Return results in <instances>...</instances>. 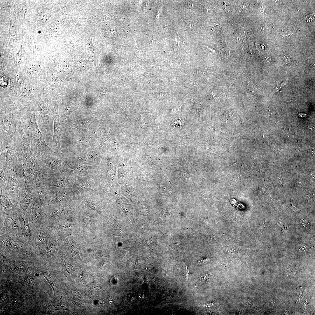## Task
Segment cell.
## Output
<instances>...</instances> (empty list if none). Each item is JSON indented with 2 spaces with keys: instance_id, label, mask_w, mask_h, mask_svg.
Here are the masks:
<instances>
[{
  "instance_id": "cell-1",
  "label": "cell",
  "mask_w": 315,
  "mask_h": 315,
  "mask_svg": "<svg viewBox=\"0 0 315 315\" xmlns=\"http://www.w3.org/2000/svg\"><path fill=\"white\" fill-rule=\"evenodd\" d=\"M25 128L29 144L38 158L41 160L46 157L49 148L46 144L43 136L38 126L35 115L32 113L26 120Z\"/></svg>"
},
{
  "instance_id": "cell-2",
  "label": "cell",
  "mask_w": 315,
  "mask_h": 315,
  "mask_svg": "<svg viewBox=\"0 0 315 315\" xmlns=\"http://www.w3.org/2000/svg\"><path fill=\"white\" fill-rule=\"evenodd\" d=\"M30 247L23 237L13 235L5 230L0 235L1 249L13 253L23 251Z\"/></svg>"
},
{
  "instance_id": "cell-3",
  "label": "cell",
  "mask_w": 315,
  "mask_h": 315,
  "mask_svg": "<svg viewBox=\"0 0 315 315\" xmlns=\"http://www.w3.org/2000/svg\"><path fill=\"white\" fill-rule=\"evenodd\" d=\"M34 229L32 232L31 246L38 250L41 253H46V249L51 237L49 226L45 225Z\"/></svg>"
},
{
  "instance_id": "cell-4",
  "label": "cell",
  "mask_w": 315,
  "mask_h": 315,
  "mask_svg": "<svg viewBox=\"0 0 315 315\" xmlns=\"http://www.w3.org/2000/svg\"><path fill=\"white\" fill-rule=\"evenodd\" d=\"M44 202L33 198L32 212L28 218L31 228H37L47 225L43 206Z\"/></svg>"
},
{
  "instance_id": "cell-5",
  "label": "cell",
  "mask_w": 315,
  "mask_h": 315,
  "mask_svg": "<svg viewBox=\"0 0 315 315\" xmlns=\"http://www.w3.org/2000/svg\"><path fill=\"white\" fill-rule=\"evenodd\" d=\"M18 121L9 118H4L1 120L3 134L8 141L13 143L15 140Z\"/></svg>"
},
{
  "instance_id": "cell-6",
  "label": "cell",
  "mask_w": 315,
  "mask_h": 315,
  "mask_svg": "<svg viewBox=\"0 0 315 315\" xmlns=\"http://www.w3.org/2000/svg\"><path fill=\"white\" fill-rule=\"evenodd\" d=\"M18 213V212H17ZM17 213L6 215L3 221L5 230L15 236L23 237L22 232L19 224V222Z\"/></svg>"
},
{
  "instance_id": "cell-7",
  "label": "cell",
  "mask_w": 315,
  "mask_h": 315,
  "mask_svg": "<svg viewBox=\"0 0 315 315\" xmlns=\"http://www.w3.org/2000/svg\"><path fill=\"white\" fill-rule=\"evenodd\" d=\"M23 237L26 243L29 245L32 236L31 228L25 212L19 209L17 214Z\"/></svg>"
},
{
  "instance_id": "cell-8",
  "label": "cell",
  "mask_w": 315,
  "mask_h": 315,
  "mask_svg": "<svg viewBox=\"0 0 315 315\" xmlns=\"http://www.w3.org/2000/svg\"><path fill=\"white\" fill-rule=\"evenodd\" d=\"M5 139H3L1 142V152L8 163L10 164H13L15 160V152L14 151V146L10 144Z\"/></svg>"
},
{
  "instance_id": "cell-9",
  "label": "cell",
  "mask_w": 315,
  "mask_h": 315,
  "mask_svg": "<svg viewBox=\"0 0 315 315\" xmlns=\"http://www.w3.org/2000/svg\"><path fill=\"white\" fill-rule=\"evenodd\" d=\"M0 203L3 208L6 215L16 213L15 207L10 199L5 194H1L0 196Z\"/></svg>"
},
{
  "instance_id": "cell-10",
  "label": "cell",
  "mask_w": 315,
  "mask_h": 315,
  "mask_svg": "<svg viewBox=\"0 0 315 315\" xmlns=\"http://www.w3.org/2000/svg\"><path fill=\"white\" fill-rule=\"evenodd\" d=\"M33 197L32 195L27 192H24L20 197L19 202L20 204L19 209L25 212L29 205L32 204Z\"/></svg>"
},
{
  "instance_id": "cell-11",
  "label": "cell",
  "mask_w": 315,
  "mask_h": 315,
  "mask_svg": "<svg viewBox=\"0 0 315 315\" xmlns=\"http://www.w3.org/2000/svg\"><path fill=\"white\" fill-rule=\"evenodd\" d=\"M58 247V243L51 237L46 249V252L48 256H54L57 251Z\"/></svg>"
},
{
  "instance_id": "cell-12",
  "label": "cell",
  "mask_w": 315,
  "mask_h": 315,
  "mask_svg": "<svg viewBox=\"0 0 315 315\" xmlns=\"http://www.w3.org/2000/svg\"><path fill=\"white\" fill-rule=\"evenodd\" d=\"M72 294L73 296L77 300H81L83 299L81 294L77 291L75 290L72 291Z\"/></svg>"
},
{
  "instance_id": "cell-13",
  "label": "cell",
  "mask_w": 315,
  "mask_h": 315,
  "mask_svg": "<svg viewBox=\"0 0 315 315\" xmlns=\"http://www.w3.org/2000/svg\"><path fill=\"white\" fill-rule=\"evenodd\" d=\"M64 266L67 271L70 274H71L73 272L74 268L72 266L67 263H65Z\"/></svg>"
},
{
  "instance_id": "cell-14",
  "label": "cell",
  "mask_w": 315,
  "mask_h": 315,
  "mask_svg": "<svg viewBox=\"0 0 315 315\" xmlns=\"http://www.w3.org/2000/svg\"><path fill=\"white\" fill-rule=\"evenodd\" d=\"M282 58L283 59L284 62L287 64L290 62V59L288 55L286 53H284L282 55Z\"/></svg>"
},
{
  "instance_id": "cell-15",
  "label": "cell",
  "mask_w": 315,
  "mask_h": 315,
  "mask_svg": "<svg viewBox=\"0 0 315 315\" xmlns=\"http://www.w3.org/2000/svg\"><path fill=\"white\" fill-rule=\"evenodd\" d=\"M35 71V68L34 66H30L28 69L27 73L30 75H33Z\"/></svg>"
},
{
  "instance_id": "cell-16",
  "label": "cell",
  "mask_w": 315,
  "mask_h": 315,
  "mask_svg": "<svg viewBox=\"0 0 315 315\" xmlns=\"http://www.w3.org/2000/svg\"><path fill=\"white\" fill-rule=\"evenodd\" d=\"M82 275L83 278L85 279L89 280L91 278V276L88 272H83Z\"/></svg>"
},
{
  "instance_id": "cell-17",
  "label": "cell",
  "mask_w": 315,
  "mask_h": 315,
  "mask_svg": "<svg viewBox=\"0 0 315 315\" xmlns=\"http://www.w3.org/2000/svg\"><path fill=\"white\" fill-rule=\"evenodd\" d=\"M72 255L74 258L76 259H78L79 258V255L78 253L76 251H74L72 252Z\"/></svg>"
},
{
  "instance_id": "cell-18",
  "label": "cell",
  "mask_w": 315,
  "mask_h": 315,
  "mask_svg": "<svg viewBox=\"0 0 315 315\" xmlns=\"http://www.w3.org/2000/svg\"><path fill=\"white\" fill-rule=\"evenodd\" d=\"M138 296L139 298L141 299L144 298L145 297L144 294L143 293H139L138 294Z\"/></svg>"
},
{
  "instance_id": "cell-19",
  "label": "cell",
  "mask_w": 315,
  "mask_h": 315,
  "mask_svg": "<svg viewBox=\"0 0 315 315\" xmlns=\"http://www.w3.org/2000/svg\"><path fill=\"white\" fill-rule=\"evenodd\" d=\"M128 298L129 299L131 300H134V295H129L128 296Z\"/></svg>"
}]
</instances>
